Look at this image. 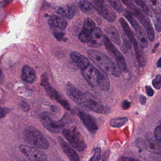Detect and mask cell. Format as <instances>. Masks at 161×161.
I'll use <instances>...</instances> for the list:
<instances>
[{"instance_id":"obj_10","label":"cell","mask_w":161,"mask_h":161,"mask_svg":"<svg viewBox=\"0 0 161 161\" xmlns=\"http://www.w3.org/2000/svg\"><path fill=\"white\" fill-rule=\"evenodd\" d=\"M86 101L84 108L98 114H107L110 112L109 109L102 104L100 102L93 97H86Z\"/></svg>"},{"instance_id":"obj_43","label":"cell","mask_w":161,"mask_h":161,"mask_svg":"<svg viewBox=\"0 0 161 161\" xmlns=\"http://www.w3.org/2000/svg\"><path fill=\"white\" fill-rule=\"evenodd\" d=\"M119 161H138L133 158L130 157H121L119 158Z\"/></svg>"},{"instance_id":"obj_28","label":"cell","mask_w":161,"mask_h":161,"mask_svg":"<svg viewBox=\"0 0 161 161\" xmlns=\"http://www.w3.org/2000/svg\"><path fill=\"white\" fill-rule=\"evenodd\" d=\"M128 119L127 117H118L113 119L110 121V125L114 128H119L122 127L128 122Z\"/></svg>"},{"instance_id":"obj_48","label":"cell","mask_w":161,"mask_h":161,"mask_svg":"<svg viewBox=\"0 0 161 161\" xmlns=\"http://www.w3.org/2000/svg\"></svg>"},{"instance_id":"obj_42","label":"cell","mask_w":161,"mask_h":161,"mask_svg":"<svg viewBox=\"0 0 161 161\" xmlns=\"http://www.w3.org/2000/svg\"><path fill=\"white\" fill-rule=\"evenodd\" d=\"M139 101L142 105L146 104V102H147V98H146V97L142 95H140L139 96Z\"/></svg>"},{"instance_id":"obj_31","label":"cell","mask_w":161,"mask_h":161,"mask_svg":"<svg viewBox=\"0 0 161 161\" xmlns=\"http://www.w3.org/2000/svg\"><path fill=\"white\" fill-rule=\"evenodd\" d=\"M148 3L154 12L160 14L161 6L160 1H149L148 2Z\"/></svg>"},{"instance_id":"obj_3","label":"cell","mask_w":161,"mask_h":161,"mask_svg":"<svg viewBox=\"0 0 161 161\" xmlns=\"http://www.w3.org/2000/svg\"><path fill=\"white\" fill-rule=\"evenodd\" d=\"M63 134L71 146L78 151H83L86 148V144L82 136L75 127L64 129Z\"/></svg>"},{"instance_id":"obj_33","label":"cell","mask_w":161,"mask_h":161,"mask_svg":"<svg viewBox=\"0 0 161 161\" xmlns=\"http://www.w3.org/2000/svg\"><path fill=\"white\" fill-rule=\"evenodd\" d=\"M152 18L155 30L158 32H160L161 27V17L160 15H153Z\"/></svg>"},{"instance_id":"obj_39","label":"cell","mask_w":161,"mask_h":161,"mask_svg":"<svg viewBox=\"0 0 161 161\" xmlns=\"http://www.w3.org/2000/svg\"><path fill=\"white\" fill-rule=\"evenodd\" d=\"M9 112V109L6 108H3L0 106V119L3 118Z\"/></svg>"},{"instance_id":"obj_19","label":"cell","mask_w":161,"mask_h":161,"mask_svg":"<svg viewBox=\"0 0 161 161\" xmlns=\"http://www.w3.org/2000/svg\"><path fill=\"white\" fill-rule=\"evenodd\" d=\"M21 79L26 82L33 83L36 80L35 71L33 69L28 65L24 66L21 72Z\"/></svg>"},{"instance_id":"obj_7","label":"cell","mask_w":161,"mask_h":161,"mask_svg":"<svg viewBox=\"0 0 161 161\" xmlns=\"http://www.w3.org/2000/svg\"><path fill=\"white\" fill-rule=\"evenodd\" d=\"M131 10L133 11V14L138 19L140 23L143 25L147 32L148 37L150 41L152 42L154 40V32L153 28L152 25L149 19L147 17L145 16L140 12L137 8L134 6Z\"/></svg>"},{"instance_id":"obj_44","label":"cell","mask_w":161,"mask_h":161,"mask_svg":"<svg viewBox=\"0 0 161 161\" xmlns=\"http://www.w3.org/2000/svg\"><path fill=\"white\" fill-rule=\"evenodd\" d=\"M123 77H124L125 79L128 80V79H130V74L129 71L127 70V69L125 70V71H123Z\"/></svg>"},{"instance_id":"obj_14","label":"cell","mask_w":161,"mask_h":161,"mask_svg":"<svg viewBox=\"0 0 161 161\" xmlns=\"http://www.w3.org/2000/svg\"><path fill=\"white\" fill-rule=\"evenodd\" d=\"M104 36L100 28H95L92 33L91 39L87 43L88 46L95 48L101 47L103 44Z\"/></svg>"},{"instance_id":"obj_30","label":"cell","mask_w":161,"mask_h":161,"mask_svg":"<svg viewBox=\"0 0 161 161\" xmlns=\"http://www.w3.org/2000/svg\"><path fill=\"white\" fill-rule=\"evenodd\" d=\"M108 2L112 7L119 14L122 13L123 12V7L120 2L116 0H110Z\"/></svg>"},{"instance_id":"obj_11","label":"cell","mask_w":161,"mask_h":161,"mask_svg":"<svg viewBox=\"0 0 161 161\" xmlns=\"http://www.w3.org/2000/svg\"><path fill=\"white\" fill-rule=\"evenodd\" d=\"M68 96L74 102L80 106L84 107L86 101V97L80 91L70 84H68L66 87Z\"/></svg>"},{"instance_id":"obj_25","label":"cell","mask_w":161,"mask_h":161,"mask_svg":"<svg viewBox=\"0 0 161 161\" xmlns=\"http://www.w3.org/2000/svg\"><path fill=\"white\" fill-rule=\"evenodd\" d=\"M122 39L123 42L120 43L119 46L122 52L126 53L128 50L130 49L132 47V41L130 38L125 33L122 35Z\"/></svg>"},{"instance_id":"obj_37","label":"cell","mask_w":161,"mask_h":161,"mask_svg":"<svg viewBox=\"0 0 161 161\" xmlns=\"http://www.w3.org/2000/svg\"><path fill=\"white\" fill-rule=\"evenodd\" d=\"M101 154V150L100 148L97 147L95 149L94 156L90 159L89 161H100Z\"/></svg>"},{"instance_id":"obj_20","label":"cell","mask_w":161,"mask_h":161,"mask_svg":"<svg viewBox=\"0 0 161 161\" xmlns=\"http://www.w3.org/2000/svg\"><path fill=\"white\" fill-rule=\"evenodd\" d=\"M104 31L107 34L111 40L114 44L119 46L121 43L120 36H119L118 31L115 26L111 24H109L105 27Z\"/></svg>"},{"instance_id":"obj_15","label":"cell","mask_w":161,"mask_h":161,"mask_svg":"<svg viewBox=\"0 0 161 161\" xmlns=\"http://www.w3.org/2000/svg\"><path fill=\"white\" fill-rule=\"evenodd\" d=\"M97 69L93 64H90L87 67L82 70L83 76L92 86L96 84Z\"/></svg>"},{"instance_id":"obj_46","label":"cell","mask_w":161,"mask_h":161,"mask_svg":"<svg viewBox=\"0 0 161 161\" xmlns=\"http://www.w3.org/2000/svg\"><path fill=\"white\" fill-rule=\"evenodd\" d=\"M161 58H159V60H158V62H157V66L158 67L160 68L161 67Z\"/></svg>"},{"instance_id":"obj_38","label":"cell","mask_w":161,"mask_h":161,"mask_svg":"<svg viewBox=\"0 0 161 161\" xmlns=\"http://www.w3.org/2000/svg\"><path fill=\"white\" fill-rule=\"evenodd\" d=\"M54 36L59 41H66L67 39L65 37L64 34L62 32L54 33Z\"/></svg>"},{"instance_id":"obj_40","label":"cell","mask_w":161,"mask_h":161,"mask_svg":"<svg viewBox=\"0 0 161 161\" xmlns=\"http://www.w3.org/2000/svg\"><path fill=\"white\" fill-rule=\"evenodd\" d=\"M131 103L127 100H125L124 101H123L122 103V109L124 110H127V109H129L130 107Z\"/></svg>"},{"instance_id":"obj_16","label":"cell","mask_w":161,"mask_h":161,"mask_svg":"<svg viewBox=\"0 0 161 161\" xmlns=\"http://www.w3.org/2000/svg\"><path fill=\"white\" fill-rule=\"evenodd\" d=\"M96 84L102 91H108L110 89V80L108 75L100 69H97Z\"/></svg>"},{"instance_id":"obj_5","label":"cell","mask_w":161,"mask_h":161,"mask_svg":"<svg viewBox=\"0 0 161 161\" xmlns=\"http://www.w3.org/2000/svg\"><path fill=\"white\" fill-rule=\"evenodd\" d=\"M93 5L94 9L98 12L104 19L111 23L114 22L117 18L116 14L107 2L95 1Z\"/></svg>"},{"instance_id":"obj_2","label":"cell","mask_w":161,"mask_h":161,"mask_svg":"<svg viewBox=\"0 0 161 161\" xmlns=\"http://www.w3.org/2000/svg\"><path fill=\"white\" fill-rule=\"evenodd\" d=\"M24 136L26 141L32 147L40 149H47L49 143L43 134L33 126H29L25 129Z\"/></svg>"},{"instance_id":"obj_36","label":"cell","mask_w":161,"mask_h":161,"mask_svg":"<svg viewBox=\"0 0 161 161\" xmlns=\"http://www.w3.org/2000/svg\"><path fill=\"white\" fill-rule=\"evenodd\" d=\"M57 101L63 107H64V108H65L66 110H68V111L70 110V105H69V103L66 100L60 97L58 99V100H57Z\"/></svg>"},{"instance_id":"obj_6","label":"cell","mask_w":161,"mask_h":161,"mask_svg":"<svg viewBox=\"0 0 161 161\" xmlns=\"http://www.w3.org/2000/svg\"><path fill=\"white\" fill-rule=\"evenodd\" d=\"M19 150L31 161H47V155L42 150L32 146L21 145Z\"/></svg>"},{"instance_id":"obj_29","label":"cell","mask_w":161,"mask_h":161,"mask_svg":"<svg viewBox=\"0 0 161 161\" xmlns=\"http://www.w3.org/2000/svg\"><path fill=\"white\" fill-rule=\"evenodd\" d=\"M123 15L130 23L131 25L133 28L134 30H135L138 27V26H139L138 22L135 19L134 15L132 13L131 11L128 10H125V12L123 13Z\"/></svg>"},{"instance_id":"obj_17","label":"cell","mask_w":161,"mask_h":161,"mask_svg":"<svg viewBox=\"0 0 161 161\" xmlns=\"http://www.w3.org/2000/svg\"><path fill=\"white\" fill-rule=\"evenodd\" d=\"M48 23L52 28L61 31L65 30L67 26V22L63 18L55 15L51 16Z\"/></svg>"},{"instance_id":"obj_35","label":"cell","mask_w":161,"mask_h":161,"mask_svg":"<svg viewBox=\"0 0 161 161\" xmlns=\"http://www.w3.org/2000/svg\"><path fill=\"white\" fill-rule=\"evenodd\" d=\"M152 85L156 89H160L161 86V76L158 75L153 80Z\"/></svg>"},{"instance_id":"obj_41","label":"cell","mask_w":161,"mask_h":161,"mask_svg":"<svg viewBox=\"0 0 161 161\" xmlns=\"http://www.w3.org/2000/svg\"><path fill=\"white\" fill-rule=\"evenodd\" d=\"M146 91L147 95L149 97H153L154 94V91L150 86H146Z\"/></svg>"},{"instance_id":"obj_27","label":"cell","mask_w":161,"mask_h":161,"mask_svg":"<svg viewBox=\"0 0 161 161\" xmlns=\"http://www.w3.org/2000/svg\"><path fill=\"white\" fill-rule=\"evenodd\" d=\"M119 21L120 25H121L123 31H124V33L130 39V40L132 42L134 40H135L136 38H135L133 32L131 30L130 26L128 25V23L126 22L125 19L122 18H121L119 19Z\"/></svg>"},{"instance_id":"obj_24","label":"cell","mask_w":161,"mask_h":161,"mask_svg":"<svg viewBox=\"0 0 161 161\" xmlns=\"http://www.w3.org/2000/svg\"><path fill=\"white\" fill-rule=\"evenodd\" d=\"M134 31L136 36L140 42L141 47L144 49L147 48L148 46V41L145 31L140 25Z\"/></svg>"},{"instance_id":"obj_13","label":"cell","mask_w":161,"mask_h":161,"mask_svg":"<svg viewBox=\"0 0 161 161\" xmlns=\"http://www.w3.org/2000/svg\"><path fill=\"white\" fill-rule=\"evenodd\" d=\"M58 141L62 150L65 153L70 161H80V157L73 148L67 143L62 137H58Z\"/></svg>"},{"instance_id":"obj_26","label":"cell","mask_w":161,"mask_h":161,"mask_svg":"<svg viewBox=\"0 0 161 161\" xmlns=\"http://www.w3.org/2000/svg\"><path fill=\"white\" fill-rule=\"evenodd\" d=\"M79 7L84 13L88 14H93L94 8L93 4L87 1H81L78 3Z\"/></svg>"},{"instance_id":"obj_34","label":"cell","mask_w":161,"mask_h":161,"mask_svg":"<svg viewBox=\"0 0 161 161\" xmlns=\"http://www.w3.org/2000/svg\"><path fill=\"white\" fill-rule=\"evenodd\" d=\"M154 136L157 143L161 144V126L160 124L157 126L154 131Z\"/></svg>"},{"instance_id":"obj_32","label":"cell","mask_w":161,"mask_h":161,"mask_svg":"<svg viewBox=\"0 0 161 161\" xmlns=\"http://www.w3.org/2000/svg\"><path fill=\"white\" fill-rule=\"evenodd\" d=\"M134 2L135 3L136 5L139 7V9L142 12H144L147 14H150L149 9L148 8L144 2L139 1V0H135L134 1Z\"/></svg>"},{"instance_id":"obj_9","label":"cell","mask_w":161,"mask_h":161,"mask_svg":"<svg viewBox=\"0 0 161 161\" xmlns=\"http://www.w3.org/2000/svg\"><path fill=\"white\" fill-rule=\"evenodd\" d=\"M95 28L96 24L94 21L91 18H86L85 20L83 28L79 34V40L82 43H88Z\"/></svg>"},{"instance_id":"obj_1","label":"cell","mask_w":161,"mask_h":161,"mask_svg":"<svg viewBox=\"0 0 161 161\" xmlns=\"http://www.w3.org/2000/svg\"><path fill=\"white\" fill-rule=\"evenodd\" d=\"M87 55L100 70L117 78L120 76L121 70L116 61L114 62L107 55L98 51L88 50Z\"/></svg>"},{"instance_id":"obj_4","label":"cell","mask_w":161,"mask_h":161,"mask_svg":"<svg viewBox=\"0 0 161 161\" xmlns=\"http://www.w3.org/2000/svg\"><path fill=\"white\" fill-rule=\"evenodd\" d=\"M39 119L46 129L53 133H58L63 128L62 123L57 121L51 113L44 112L39 114Z\"/></svg>"},{"instance_id":"obj_45","label":"cell","mask_w":161,"mask_h":161,"mask_svg":"<svg viewBox=\"0 0 161 161\" xmlns=\"http://www.w3.org/2000/svg\"><path fill=\"white\" fill-rule=\"evenodd\" d=\"M22 108L24 111H28L29 109V106L27 103L23 102L22 104Z\"/></svg>"},{"instance_id":"obj_8","label":"cell","mask_w":161,"mask_h":161,"mask_svg":"<svg viewBox=\"0 0 161 161\" xmlns=\"http://www.w3.org/2000/svg\"><path fill=\"white\" fill-rule=\"evenodd\" d=\"M103 44L105 45V47L110 52L113 53L116 58V61L117 62L120 67V69L122 71H125L127 69L126 61L125 58L122 54L120 53L119 50L114 46L110 39L106 35L104 36V41Z\"/></svg>"},{"instance_id":"obj_22","label":"cell","mask_w":161,"mask_h":161,"mask_svg":"<svg viewBox=\"0 0 161 161\" xmlns=\"http://www.w3.org/2000/svg\"><path fill=\"white\" fill-rule=\"evenodd\" d=\"M144 146L146 149L149 152L158 155L161 154V146L154 140L152 139H147L145 141Z\"/></svg>"},{"instance_id":"obj_47","label":"cell","mask_w":161,"mask_h":161,"mask_svg":"<svg viewBox=\"0 0 161 161\" xmlns=\"http://www.w3.org/2000/svg\"><path fill=\"white\" fill-rule=\"evenodd\" d=\"M159 43H157V44H156V45L154 46V47L153 48V53H154V52H155V50L157 48V47H158V46H159Z\"/></svg>"},{"instance_id":"obj_18","label":"cell","mask_w":161,"mask_h":161,"mask_svg":"<svg viewBox=\"0 0 161 161\" xmlns=\"http://www.w3.org/2000/svg\"><path fill=\"white\" fill-rule=\"evenodd\" d=\"M70 57L77 65L82 70L86 68L90 64L88 59L79 53L76 52L72 53H70Z\"/></svg>"},{"instance_id":"obj_21","label":"cell","mask_w":161,"mask_h":161,"mask_svg":"<svg viewBox=\"0 0 161 161\" xmlns=\"http://www.w3.org/2000/svg\"><path fill=\"white\" fill-rule=\"evenodd\" d=\"M57 14L63 17L71 19L75 14V10L71 5L67 4L59 7L57 9Z\"/></svg>"},{"instance_id":"obj_12","label":"cell","mask_w":161,"mask_h":161,"mask_svg":"<svg viewBox=\"0 0 161 161\" xmlns=\"http://www.w3.org/2000/svg\"><path fill=\"white\" fill-rule=\"evenodd\" d=\"M78 116L82 121L86 128L91 133H95L98 130L97 124L95 119L87 113L78 110Z\"/></svg>"},{"instance_id":"obj_23","label":"cell","mask_w":161,"mask_h":161,"mask_svg":"<svg viewBox=\"0 0 161 161\" xmlns=\"http://www.w3.org/2000/svg\"><path fill=\"white\" fill-rule=\"evenodd\" d=\"M135 51L136 52V59L138 62L139 65L141 67L145 66L146 64V59L144 52L142 51L141 47L139 46L137 40L136 39L133 41Z\"/></svg>"}]
</instances>
